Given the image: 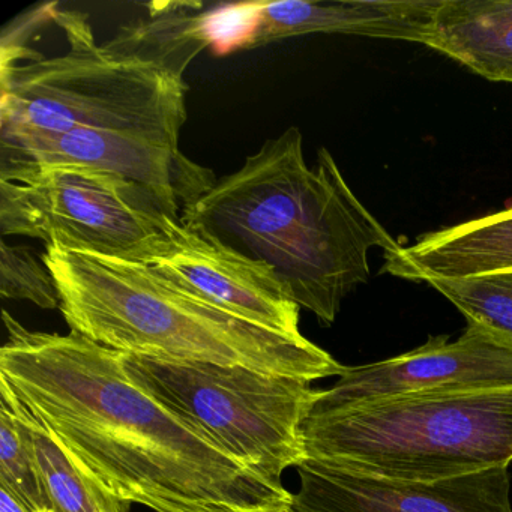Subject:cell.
<instances>
[{"instance_id": "6da1fadb", "label": "cell", "mask_w": 512, "mask_h": 512, "mask_svg": "<svg viewBox=\"0 0 512 512\" xmlns=\"http://www.w3.org/2000/svg\"><path fill=\"white\" fill-rule=\"evenodd\" d=\"M2 403L52 434L104 488L155 512H286L292 493L242 466L137 388L121 353L4 311Z\"/></svg>"}, {"instance_id": "7a4b0ae2", "label": "cell", "mask_w": 512, "mask_h": 512, "mask_svg": "<svg viewBox=\"0 0 512 512\" xmlns=\"http://www.w3.org/2000/svg\"><path fill=\"white\" fill-rule=\"evenodd\" d=\"M296 127L266 140L241 169L217 179L182 218L221 244L268 263L323 326L370 278L368 256L400 247L359 202L328 149L314 169Z\"/></svg>"}, {"instance_id": "3957f363", "label": "cell", "mask_w": 512, "mask_h": 512, "mask_svg": "<svg viewBox=\"0 0 512 512\" xmlns=\"http://www.w3.org/2000/svg\"><path fill=\"white\" fill-rule=\"evenodd\" d=\"M41 260L55 278L71 331L116 352L238 365L308 382L346 371L304 335L235 316L146 263L52 244Z\"/></svg>"}, {"instance_id": "277c9868", "label": "cell", "mask_w": 512, "mask_h": 512, "mask_svg": "<svg viewBox=\"0 0 512 512\" xmlns=\"http://www.w3.org/2000/svg\"><path fill=\"white\" fill-rule=\"evenodd\" d=\"M49 10L67 52L46 58L2 43L0 130L110 131L179 146L188 116L184 77L109 52L79 11Z\"/></svg>"}, {"instance_id": "5b68a950", "label": "cell", "mask_w": 512, "mask_h": 512, "mask_svg": "<svg viewBox=\"0 0 512 512\" xmlns=\"http://www.w3.org/2000/svg\"><path fill=\"white\" fill-rule=\"evenodd\" d=\"M308 458L397 481L434 482L512 461V389L407 394L310 412Z\"/></svg>"}, {"instance_id": "8992f818", "label": "cell", "mask_w": 512, "mask_h": 512, "mask_svg": "<svg viewBox=\"0 0 512 512\" xmlns=\"http://www.w3.org/2000/svg\"><path fill=\"white\" fill-rule=\"evenodd\" d=\"M128 379L242 466L283 484L308 458L304 424L319 397L308 380L238 365L121 353Z\"/></svg>"}, {"instance_id": "52a82bcc", "label": "cell", "mask_w": 512, "mask_h": 512, "mask_svg": "<svg viewBox=\"0 0 512 512\" xmlns=\"http://www.w3.org/2000/svg\"><path fill=\"white\" fill-rule=\"evenodd\" d=\"M173 221L154 194L103 170L53 166L0 181L2 236L148 263Z\"/></svg>"}, {"instance_id": "ba28073f", "label": "cell", "mask_w": 512, "mask_h": 512, "mask_svg": "<svg viewBox=\"0 0 512 512\" xmlns=\"http://www.w3.org/2000/svg\"><path fill=\"white\" fill-rule=\"evenodd\" d=\"M53 166H82L119 176L154 194L179 221L217 182L211 170L179 146L145 137L95 130H0V181L17 182Z\"/></svg>"}, {"instance_id": "9c48e42d", "label": "cell", "mask_w": 512, "mask_h": 512, "mask_svg": "<svg viewBox=\"0 0 512 512\" xmlns=\"http://www.w3.org/2000/svg\"><path fill=\"white\" fill-rule=\"evenodd\" d=\"M512 389V343L481 326L467 325L455 341L431 337L424 346L374 364L347 367L319 391L311 412L407 394H448Z\"/></svg>"}, {"instance_id": "30bf717a", "label": "cell", "mask_w": 512, "mask_h": 512, "mask_svg": "<svg viewBox=\"0 0 512 512\" xmlns=\"http://www.w3.org/2000/svg\"><path fill=\"white\" fill-rule=\"evenodd\" d=\"M146 265L235 316L283 334L302 335L301 307L277 271L196 227L173 221Z\"/></svg>"}, {"instance_id": "8fae6325", "label": "cell", "mask_w": 512, "mask_h": 512, "mask_svg": "<svg viewBox=\"0 0 512 512\" xmlns=\"http://www.w3.org/2000/svg\"><path fill=\"white\" fill-rule=\"evenodd\" d=\"M286 512H512L508 467L434 482L397 481L307 458Z\"/></svg>"}, {"instance_id": "7c38bea8", "label": "cell", "mask_w": 512, "mask_h": 512, "mask_svg": "<svg viewBox=\"0 0 512 512\" xmlns=\"http://www.w3.org/2000/svg\"><path fill=\"white\" fill-rule=\"evenodd\" d=\"M442 0H325L259 2L242 49H259L286 38L344 34L427 43Z\"/></svg>"}, {"instance_id": "4fadbf2b", "label": "cell", "mask_w": 512, "mask_h": 512, "mask_svg": "<svg viewBox=\"0 0 512 512\" xmlns=\"http://www.w3.org/2000/svg\"><path fill=\"white\" fill-rule=\"evenodd\" d=\"M512 271V208L422 236L385 253L383 272L410 281Z\"/></svg>"}, {"instance_id": "5bb4252c", "label": "cell", "mask_w": 512, "mask_h": 512, "mask_svg": "<svg viewBox=\"0 0 512 512\" xmlns=\"http://www.w3.org/2000/svg\"><path fill=\"white\" fill-rule=\"evenodd\" d=\"M425 46L491 82L512 83V0H442Z\"/></svg>"}, {"instance_id": "9a60e30c", "label": "cell", "mask_w": 512, "mask_h": 512, "mask_svg": "<svg viewBox=\"0 0 512 512\" xmlns=\"http://www.w3.org/2000/svg\"><path fill=\"white\" fill-rule=\"evenodd\" d=\"M148 19H139L119 29L104 43L109 52L124 58L157 65L184 77L191 62L214 46L212 14L200 13L202 4L170 2L151 4Z\"/></svg>"}, {"instance_id": "2e32d148", "label": "cell", "mask_w": 512, "mask_h": 512, "mask_svg": "<svg viewBox=\"0 0 512 512\" xmlns=\"http://www.w3.org/2000/svg\"><path fill=\"white\" fill-rule=\"evenodd\" d=\"M14 415L37 464L50 512H128L130 503L113 496L52 434L25 416Z\"/></svg>"}, {"instance_id": "e0dca14e", "label": "cell", "mask_w": 512, "mask_h": 512, "mask_svg": "<svg viewBox=\"0 0 512 512\" xmlns=\"http://www.w3.org/2000/svg\"><path fill=\"white\" fill-rule=\"evenodd\" d=\"M442 293L466 317L467 325L481 326L512 343V271L464 278L425 281Z\"/></svg>"}, {"instance_id": "ac0fdd59", "label": "cell", "mask_w": 512, "mask_h": 512, "mask_svg": "<svg viewBox=\"0 0 512 512\" xmlns=\"http://www.w3.org/2000/svg\"><path fill=\"white\" fill-rule=\"evenodd\" d=\"M0 485L32 512H50L31 449L13 410L0 403Z\"/></svg>"}, {"instance_id": "d6986e66", "label": "cell", "mask_w": 512, "mask_h": 512, "mask_svg": "<svg viewBox=\"0 0 512 512\" xmlns=\"http://www.w3.org/2000/svg\"><path fill=\"white\" fill-rule=\"evenodd\" d=\"M0 295L29 301L46 310L61 308V295L46 263L20 245L0 242Z\"/></svg>"}, {"instance_id": "ffe728a7", "label": "cell", "mask_w": 512, "mask_h": 512, "mask_svg": "<svg viewBox=\"0 0 512 512\" xmlns=\"http://www.w3.org/2000/svg\"><path fill=\"white\" fill-rule=\"evenodd\" d=\"M0 512H32L16 494L0 485Z\"/></svg>"}]
</instances>
